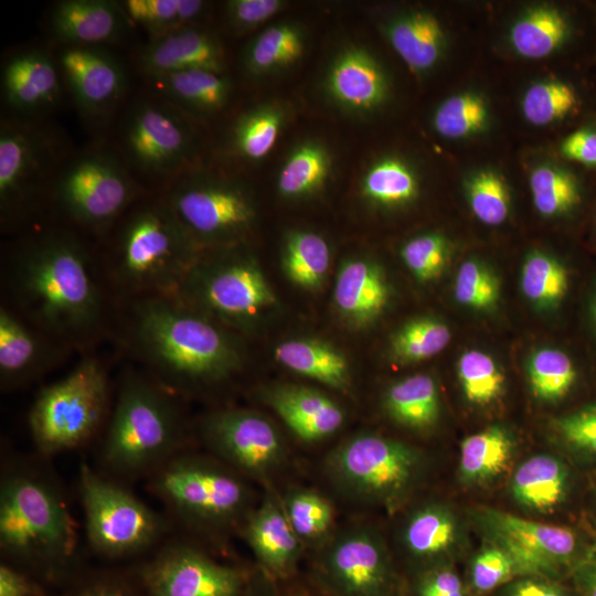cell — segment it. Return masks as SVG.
<instances>
[{
    "instance_id": "obj_16",
    "label": "cell",
    "mask_w": 596,
    "mask_h": 596,
    "mask_svg": "<svg viewBox=\"0 0 596 596\" xmlns=\"http://www.w3.org/2000/svg\"><path fill=\"white\" fill-rule=\"evenodd\" d=\"M206 445L224 461L252 476L277 467L284 446L275 426L262 414L246 408H224L200 424Z\"/></svg>"
},
{
    "instance_id": "obj_43",
    "label": "cell",
    "mask_w": 596,
    "mask_h": 596,
    "mask_svg": "<svg viewBox=\"0 0 596 596\" xmlns=\"http://www.w3.org/2000/svg\"><path fill=\"white\" fill-rule=\"evenodd\" d=\"M567 287V272L557 259L541 252H534L525 258L521 288L535 307H555L565 296Z\"/></svg>"
},
{
    "instance_id": "obj_13",
    "label": "cell",
    "mask_w": 596,
    "mask_h": 596,
    "mask_svg": "<svg viewBox=\"0 0 596 596\" xmlns=\"http://www.w3.org/2000/svg\"><path fill=\"white\" fill-rule=\"evenodd\" d=\"M55 157L52 136L39 127L2 121L0 129V217L10 231L30 221L44 198Z\"/></svg>"
},
{
    "instance_id": "obj_30",
    "label": "cell",
    "mask_w": 596,
    "mask_h": 596,
    "mask_svg": "<svg viewBox=\"0 0 596 596\" xmlns=\"http://www.w3.org/2000/svg\"><path fill=\"white\" fill-rule=\"evenodd\" d=\"M149 79L161 99L199 116L222 110L232 93V82L225 73L206 70L174 72L150 76Z\"/></svg>"
},
{
    "instance_id": "obj_31",
    "label": "cell",
    "mask_w": 596,
    "mask_h": 596,
    "mask_svg": "<svg viewBox=\"0 0 596 596\" xmlns=\"http://www.w3.org/2000/svg\"><path fill=\"white\" fill-rule=\"evenodd\" d=\"M571 473L567 466L549 454L534 455L514 470L510 488L513 499L523 508L546 513L567 498Z\"/></svg>"
},
{
    "instance_id": "obj_44",
    "label": "cell",
    "mask_w": 596,
    "mask_h": 596,
    "mask_svg": "<svg viewBox=\"0 0 596 596\" xmlns=\"http://www.w3.org/2000/svg\"><path fill=\"white\" fill-rule=\"evenodd\" d=\"M530 189L536 211L546 217L562 215L579 201L575 177L552 164H541L532 170Z\"/></svg>"
},
{
    "instance_id": "obj_61",
    "label": "cell",
    "mask_w": 596,
    "mask_h": 596,
    "mask_svg": "<svg viewBox=\"0 0 596 596\" xmlns=\"http://www.w3.org/2000/svg\"><path fill=\"white\" fill-rule=\"evenodd\" d=\"M75 596H136L125 584L119 582H98L83 588Z\"/></svg>"
},
{
    "instance_id": "obj_11",
    "label": "cell",
    "mask_w": 596,
    "mask_h": 596,
    "mask_svg": "<svg viewBox=\"0 0 596 596\" xmlns=\"http://www.w3.org/2000/svg\"><path fill=\"white\" fill-rule=\"evenodd\" d=\"M150 488L172 513L193 523L230 522L248 498L245 485L234 473L180 453L152 472Z\"/></svg>"
},
{
    "instance_id": "obj_5",
    "label": "cell",
    "mask_w": 596,
    "mask_h": 596,
    "mask_svg": "<svg viewBox=\"0 0 596 596\" xmlns=\"http://www.w3.org/2000/svg\"><path fill=\"white\" fill-rule=\"evenodd\" d=\"M0 547L11 560L49 570L64 566L75 555L76 523L49 477L22 467L2 476Z\"/></svg>"
},
{
    "instance_id": "obj_56",
    "label": "cell",
    "mask_w": 596,
    "mask_h": 596,
    "mask_svg": "<svg viewBox=\"0 0 596 596\" xmlns=\"http://www.w3.org/2000/svg\"><path fill=\"white\" fill-rule=\"evenodd\" d=\"M561 152L567 159L596 166V131L581 129L572 132L561 143Z\"/></svg>"
},
{
    "instance_id": "obj_34",
    "label": "cell",
    "mask_w": 596,
    "mask_h": 596,
    "mask_svg": "<svg viewBox=\"0 0 596 596\" xmlns=\"http://www.w3.org/2000/svg\"><path fill=\"white\" fill-rule=\"evenodd\" d=\"M274 355L288 370L331 389L345 391L351 384L347 358L328 342L309 338L290 339L279 343Z\"/></svg>"
},
{
    "instance_id": "obj_18",
    "label": "cell",
    "mask_w": 596,
    "mask_h": 596,
    "mask_svg": "<svg viewBox=\"0 0 596 596\" xmlns=\"http://www.w3.org/2000/svg\"><path fill=\"white\" fill-rule=\"evenodd\" d=\"M326 100L355 118L381 109L390 96V78L379 58L364 45L345 43L329 58L320 81Z\"/></svg>"
},
{
    "instance_id": "obj_41",
    "label": "cell",
    "mask_w": 596,
    "mask_h": 596,
    "mask_svg": "<svg viewBox=\"0 0 596 596\" xmlns=\"http://www.w3.org/2000/svg\"><path fill=\"white\" fill-rule=\"evenodd\" d=\"M127 17L146 29L152 39L195 25L207 3L201 0H126Z\"/></svg>"
},
{
    "instance_id": "obj_62",
    "label": "cell",
    "mask_w": 596,
    "mask_h": 596,
    "mask_svg": "<svg viewBox=\"0 0 596 596\" xmlns=\"http://www.w3.org/2000/svg\"><path fill=\"white\" fill-rule=\"evenodd\" d=\"M595 319H596V304H595Z\"/></svg>"
},
{
    "instance_id": "obj_32",
    "label": "cell",
    "mask_w": 596,
    "mask_h": 596,
    "mask_svg": "<svg viewBox=\"0 0 596 596\" xmlns=\"http://www.w3.org/2000/svg\"><path fill=\"white\" fill-rule=\"evenodd\" d=\"M244 535L257 558L276 573L286 572L299 553V538L285 508L273 498L249 515Z\"/></svg>"
},
{
    "instance_id": "obj_29",
    "label": "cell",
    "mask_w": 596,
    "mask_h": 596,
    "mask_svg": "<svg viewBox=\"0 0 596 596\" xmlns=\"http://www.w3.org/2000/svg\"><path fill=\"white\" fill-rule=\"evenodd\" d=\"M333 166V153L322 139L304 138L284 157L276 177V191L290 202L315 198L326 189Z\"/></svg>"
},
{
    "instance_id": "obj_60",
    "label": "cell",
    "mask_w": 596,
    "mask_h": 596,
    "mask_svg": "<svg viewBox=\"0 0 596 596\" xmlns=\"http://www.w3.org/2000/svg\"><path fill=\"white\" fill-rule=\"evenodd\" d=\"M508 596H567L560 587L534 578L514 583Z\"/></svg>"
},
{
    "instance_id": "obj_52",
    "label": "cell",
    "mask_w": 596,
    "mask_h": 596,
    "mask_svg": "<svg viewBox=\"0 0 596 596\" xmlns=\"http://www.w3.org/2000/svg\"><path fill=\"white\" fill-rule=\"evenodd\" d=\"M285 511L298 538L304 539H316L324 534L333 520L330 503L318 493L307 490L291 493Z\"/></svg>"
},
{
    "instance_id": "obj_46",
    "label": "cell",
    "mask_w": 596,
    "mask_h": 596,
    "mask_svg": "<svg viewBox=\"0 0 596 596\" xmlns=\"http://www.w3.org/2000/svg\"><path fill=\"white\" fill-rule=\"evenodd\" d=\"M528 373L534 396L546 402L564 397L576 379L571 359L552 348L540 349L531 355Z\"/></svg>"
},
{
    "instance_id": "obj_22",
    "label": "cell",
    "mask_w": 596,
    "mask_h": 596,
    "mask_svg": "<svg viewBox=\"0 0 596 596\" xmlns=\"http://www.w3.org/2000/svg\"><path fill=\"white\" fill-rule=\"evenodd\" d=\"M139 64L149 77L188 70L225 73L226 53L215 34L192 25L152 39Z\"/></svg>"
},
{
    "instance_id": "obj_24",
    "label": "cell",
    "mask_w": 596,
    "mask_h": 596,
    "mask_svg": "<svg viewBox=\"0 0 596 596\" xmlns=\"http://www.w3.org/2000/svg\"><path fill=\"white\" fill-rule=\"evenodd\" d=\"M263 396L286 426L305 441L323 439L343 425L342 408L318 390L285 384L268 389Z\"/></svg>"
},
{
    "instance_id": "obj_17",
    "label": "cell",
    "mask_w": 596,
    "mask_h": 596,
    "mask_svg": "<svg viewBox=\"0 0 596 596\" xmlns=\"http://www.w3.org/2000/svg\"><path fill=\"white\" fill-rule=\"evenodd\" d=\"M148 596H242L244 575L184 544H171L141 572Z\"/></svg>"
},
{
    "instance_id": "obj_21",
    "label": "cell",
    "mask_w": 596,
    "mask_h": 596,
    "mask_svg": "<svg viewBox=\"0 0 596 596\" xmlns=\"http://www.w3.org/2000/svg\"><path fill=\"white\" fill-rule=\"evenodd\" d=\"M58 65L77 105L88 115L105 114L124 94L123 66L99 46L65 45Z\"/></svg>"
},
{
    "instance_id": "obj_42",
    "label": "cell",
    "mask_w": 596,
    "mask_h": 596,
    "mask_svg": "<svg viewBox=\"0 0 596 596\" xmlns=\"http://www.w3.org/2000/svg\"><path fill=\"white\" fill-rule=\"evenodd\" d=\"M449 328L433 317L413 319L392 337L390 352L400 363H416L441 352L449 343Z\"/></svg>"
},
{
    "instance_id": "obj_10",
    "label": "cell",
    "mask_w": 596,
    "mask_h": 596,
    "mask_svg": "<svg viewBox=\"0 0 596 596\" xmlns=\"http://www.w3.org/2000/svg\"><path fill=\"white\" fill-rule=\"evenodd\" d=\"M79 496L91 546L108 557L141 552L164 531L162 518L119 485L79 468Z\"/></svg>"
},
{
    "instance_id": "obj_49",
    "label": "cell",
    "mask_w": 596,
    "mask_h": 596,
    "mask_svg": "<svg viewBox=\"0 0 596 596\" xmlns=\"http://www.w3.org/2000/svg\"><path fill=\"white\" fill-rule=\"evenodd\" d=\"M572 86L561 81H542L531 85L522 98V113L535 126L564 118L576 105Z\"/></svg>"
},
{
    "instance_id": "obj_35",
    "label": "cell",
    "mask_w": 596,
    "mask_h": 596,
    "mask_svg": "<svg viewBox=\"0 0 596 596\" xmlns=\"http://www.w3.org/2000/svg\"><path fill=\"white\" fill-rule=\"evenodd\" d=\"M360 195L369 204L393 209L413 202L419 191L415 169L405 159L387 155L369 163L360 179Z\"/></svg>"
},
{
    "instance_id": "obj_7",
    "label": "cell",
    "mask_w": 596,
    "mask_h": 596,
    "mask_svg": "<svg viewBox=\"0 0 596 596\" xmlns=\"http://www.w3.org/2000/svg\"><path fill=\"white\" fill-rule=\"evenodd\" d=\"M175 297L234 332L253 329L276 302L259 265L241 244L204 251Z\"/></svg>"
},
{
    "instance_id": "obj_28",
    "label": "cell",
    "mask_w": 596,
    "mask_h": 596,
    "mask_svg": "<svg viewBox=\"0 0 596 596\" xmlns=\"http://www.w3.org/2000/svg\"><path fill=\"white\" fill-rule=\"evenodd\" d=\"M382 32L407 67L423 74L435 67L446 49L440 21L425 10L401 12L384 21Z\"/></svg>"
},
{
    "instance_id": "obj_40",
    "label": "cell",
    "mask_w": 596,
    "mask_h": 596,
    "mask_svg": "<svg viewBox=\"0 0 596 596\" xmlns=\"http://www.w3.org/2000/svg\"><path fill=\"white\" fill-rule=\"evenodd\" d=\"M459 528L454 513L440 504L416 510L404 529V543L415 556L436 557L448 553L458 541Z\"/></svg>"
},
{
    "instance_id": "obj_58",
    "label": "cell",
    "mask_w": 596,
    "mask_h": 596,
    "mask_svg": "<svg viewBox=\"0 0 596 596\" xmlns=\"http://www.w3.org/2000/svg\"><path fill=\"white\" fill-rule=\"evenodd\" d=\"M0 596H43L41 589L21 572L2 563Z\"/></svg>"
},
{
    "instance_id": "obj_3",
    "label": "cell",
    "mask_w": 596,
    "mask_h": 596,
    "mask_svg": "<svg viewBox=\"0 0 596 596\" xmlns=\"http://www.w3.org/2000/svg\"><path fill=\"white\" fill-rule=\"evenodd\" d=\"M104 240L98 262L116 302L175 296L204 252L162 195L140 199Z\"/></svg>"
},
{
    "instance_id": "obj_8",
    "label": "cell",
    "mask_w": 596,
    "mask_h": 596,
    "mask_svg": "<svg viewBox=\"0 0 596 596\" xmlns=\"http://www.w3.org/2000/svg\"><path fill=\"white\" fill-rule=\"evenodd\" d=\"M141 191L113 155L94 150L76 157L55 179L50 200L56 214L79 234L104 240Z\"/></svg>"
},
{
    "instance_id": "obj_20",
    "label": "cell",
    "mask_w": 596,
    "mask_h": 596,
    "mask_svg": "<svg viewBox=\"0 0 596 596\" xmlns=\"http://www.w3.org/2000/svg\"><path fill=\"white\" fill-rule=\"evenodd\" d=\"M322 566L344 596H385L390 564L382 542L368 530L355 529L337 538L327 550Z\"/></svg>"
},
{
    "instance_id": "obj_59",
    "label": "cell",
    "mask_w": 596,
    "mask_h": 596,
    "mask_svg": "<svg viewBox=\"0 0 596 596\" xmlns=\"http://www.w3.org/2000/svg\"><path fill=\"white\" fill-rule=\"evenodd\" d=\"M421 596H464L457 574L450 570L438 571L428 576L421 586Z\"/></svg>"
},
{
    "instance_id": "obj_25",
    "label": "cell",
    "mask_w": 596,
    "mask_h": 596,
    "mask_svg": "<svg viewBox=\"0 0 596 596\" xmlns=\"http://www.w3.org/2000/svg\"><path fill=\"white\" fill-rule=\"evenodd\" d=\"M1 78L7 104L23 114L47 109L61 95L56 64L41 50L23 51L10 57Z\"/></svg>"
},
{
    "instance_id": "obj_38",
    "label": "cell",
    "mask_w": 596,
    "mask_h": 596,
    "mask_svg": "<svg viewBox=\"0 0 596 596\" xmlns=\"http://www.w3.org/2000/svg\"><path fill=\"white\" fill-rule=\"evenodd\" d=\"M384 405L398 424L413 429H427L439 416L437 385L427 374L408 376L390 386Z\"/></svg>"
},
{
    "instance_id": "obj_19",
    "label": "cell",
    "mask_w": 596,
    "mask_h": 596,
    "mask_svg": "<svg viewBox=\"0 0 596 596\" xmlns=\"http://www.w3.org/2000/svg\"><path fill=\"white\" fill-rule=\"evenodd\" d=\"M74 351L0 305V386L21 389L50 373Z\"/></svg>"
},
{
    "instance_id": "obj_47",
    "label": "cell",
    "mask_w": 596,
    "mask_h": 596,
    "mask_svg": "<svg viewBox=\"0 0 596 596\" xmlns=\"http://www.w3.org/2000/svg\"><path fill=\"white\" fill-rule=\"evenodd\" d=\"M458 379L465 397L473 404L487 405L503 392L504 376L496 361L478 350L461 354L457 365Z\"/></svg>"
},
{
    "instance_id": "obj_26",
    "label": "cell",
    "mask_w": 596,
    "mask_h": 596,
    "mask_svg": "<svg viewBox=\"0 0 596 596\" xmlns=\"http://www.w3.org/2000/svg\"><path fill=\"white\" fill-rule=\"evenodd\" d=\"M334 305L352 327L362 328L381 316L389 304L390 286L382 268L365 258H350L336 278Z\"/></svg>"
},
{
    "instance_id": "obj_9",
    "label": "cell",
    "mask_w": 596,
    "mask_h": 596,
    "mask_svg": "<svg viewBox=\"0 0 596 596\" xmlns=\"http://www.w3.org/2000/svg\"><path fill=\"white\" fill-rule=\"evenodd\" d=\"M163 200L203 251L241 244L257 221V203L240 180L206 173H183Z\"/></svg>"
},
{
    "instance_id": "obj_14",
    "label": "cell",
    "mask_w": 596,
    "mask_h": 596,
    "mask_svg": "<svg viewBox=\"0 0 596 596\" xmlns=\"http://www.w3.org/2000/svg\"><path fill=\"white\" fill-rule=\"evenodd\" d=\"M129 161L145 174L177 179L196 157V135L184 115L163 99H143L130 110L123 131Z\"/></svg>"
},
{
    "instance_id": "obj_36",
    "label": "cell",
    "mask_w": 596,
    "mask_h": 596,
    "mask_svg": "<svg viewBox=\"0 0 596 596\" xmlns=\"http://www.w3.org/2000/svg\"><path fill=\"white\" fill-rule=\"evenodd\" d=\"M514 451V439L501 426L467 436L460 444L459 473L466 483L488 482L502 473Z\"/></svg>"
},
{
    "instance_id": "obj_37",
    "label": "cell",
    "mask_w": 596,
    "mask_h": 596,
    "mask_svg": "<svg viewBox=\"0 0 596 596\" xmlns=\"http://www.w3.org/2000/svg\"><path fill=\"white\" fill-rule=\"evenodd\" d=\"M331 259L327 240L309 230L288 231L283 241L281 266L287 278L306 290L324 283Z\"/></svg>"
},
{
    "instance_id": "obj_6",
    "label": "cell",
    "mask_w": 596,
    "mask_h": 596,
    "mask_svg": "<svg viewBox=\"0 0 596 596\" xmlns=\"http://www.w3.org/2000/svg\"><path fill=\"white\" fill-rule=\"evenodd\" d=\"M110 403L108 369L94 351L83 353L61 380L41 389L29 412L34 445L43 455L77 448L107 421Z\"/></svg>"
},
{
    "instance_id": "obj_12",
    "label": "cell",
    "mask_w": 596,
    "mask_h": 596,
    "mask_svg": "<svg viewBox=\"0 0 596 596\" xmlns=\"http://www.w3.org/2000/svg\"><path fill=\"white\" fill-rule=\"evenodd\" d=\"M334 479L354 496L395 507L412 489L421 467L412 447L375 434H358L328 458Z\"/></svg>"
},
{
    "instance_id": "obj_53",
    "label": "cell",
    "mask_w": 596,
    "mask_h": 596,
    "mask_svg": "<svg viewBox=\"0 0 596 596\" xmlns=\"http://www.w3.org/2000/svg\"><path fill=\"white\" fill-rule=\"evenodd\" d=\"M554 427L572 450L583 457L596 459V404L556 418Z\"/></svg>"
},
{
    "instance_id": "obj_27",
    "label": "cell",
    "mask_w": 596,
    "mask_h": 596,
    "mask_svg": "<svg viewBox=\"0 0 596 596\" xmlns=\"http://www.w3.org/2000/svg\"><path fill=\"white\" fill-rule=\"evenodd\" d=\"M308 46L306 26L291 20L272 23L243 47L240 57L243 73L253 79L287 72L305 56Z\"/></svg>"
},
{
    "instance_id": "obj_39",
    "label": "cell",
    "mask_w": 596,
    "mask_h": 596,
    "mask_svg": "<svg viewBox=\"0 0 596 596\" xmlns=\"http://www.w3.org/2000/svg\"><path fill=\"white\" fill-rule=\"evenodd\" d=\"M568 24L555 8L535 7L522 14L510 30L513 50L525 58H543L565 41Z\"/></svg>"
},
{
    "instance_id": "obj_45",
    "label": "cell",
    "mask_w": 596,
    "mask_h": 596,
    "mask_svg": "<svg viewBox=\"0 0 596 596\" xmlns=\"http://www.w3.org/2000/svg\"><path fill=\"white\" fill-rule=\"evenodd\" d=\"M488 121L485 99L471 92L446 98L435 110L432 124L444 138L459 139L482 130Z\"/></svg>"
},
{
    "instance_id": "obj_33",
    "label": "cell",
    "mask_w": 596,
    "mask_h": 596,
    "mask_svg": "<svg viewBox=\"0 0 596 596\" xmlns=\"http://www.w3.org/2000/svg\"><path fill=\"white\" fill-rule=\"evenodd\" d=\"M289 111L285 103L274 99L246 109L236 117L230 128V151L246 162L264 160L286 128Z\"/></svg>"
},
{
    "instance_id": "obj_50",
    "label": "cell",
    "mask_w": 596,
    "mask_h": 596,
    "mask_svg": "<svg viewBox=\"0 0 596 596\" xmlns=\"http://www.w3.org/2000/svg\"><path fill=\"white\" fill-rule=\"evenodd\" d=\"M456 300L475 310L492 309L500 297V283L494 273L476 259L465 260L454 285Z\"/></svg>"
},
{
    "instance_id": "obj_54",
    "label": "cell",
    "mask_w": 596,
    "mask_h": 596,
    "mask_svg": "<svg viewBox=\"0 0 596 596\" xmlns=\"http://www.w3.org/2000/svg\"><path fill=\"white\" fill-rule=\"evenodd\" d=\"M514 574L515 568L509 555L490 542L476 555L471 564V582L480 592L496 588Z\"/></svg>"
},
{
    "instance_id": "obj_51",
    "label": "cell",
    "mask_w": 596,
    "mask_h": 596,
    "mask_svg": "<svg viewBox=\"0 0 596 596\" xmlns=\"http://www.w3.org/2000/svg\"><path fill=\"white\" fill-rule=\"evenodd\" d=\"M450 255L448 241L440 234L427 233L407 241L401 257L414 277L423 283L438 278Z\"/></svg>"
},
{
    "instance_id": "obj_15",
    "label": "cell",
    "mask_w": 596,
    "mask_h": 596,
    "mask_svg": "<svg viewBox=\"0 0 596 596\" xmlns=\"http://www.w3.org/2000/svg\"><path fill=\"white\" fill-rule=\"evenodd\" d=\"M477 519L489 542L509 555L517 574L554 576L564 567L573 568L586 549L568 526L528 520L494 508H482Z\"/></svg>"
},
{
    "instance_id": "obj_48",
    "label": "cell",
    "mask_w": 596,
    "mask_h": 596,
    "mask_svg": "<svg viewBox=\"0 0 596 596\" xmlns=\"http://www.w3.org/2000/svg\"><path fill=\"white\" fill-rule=\"evenodd\" d=\"M467 200L473 215L483 224H502L510 212V193L505 181L491 170L472 174L466 183Z\"/></svg>"
},
{
    "instance_id": "obj_1",
    "label": "cell",
    "mask_w": 596,
    "mask_h": 596,
    "mask_svg": "<svg viewBox=\"0 0 596 596\" xmlns=\"http://www.w3.org/2000/svg\"><path fill=\"white\" fill-rule=\"evenodd\" d=\"M1 304L81 354L109 339L116 300L97 251L67 226L23 236L1 266Z\"/></svg>"
},
{
    "instance_id": "obj_23",
    "label": "cell",
    "mask_w": 596,
    "mask_h": 596,
    "mask_svg": "<svg viewBox=\"0 0 596 596\" xmlns=\"http://www.w3.org/2000/svg\"><path fill=\"white\" fill-rule=\"evenodd\" d=\"M131 22L120 2L63 0L52 10L53 34L66 45L99 46L117 40Z\"/></svg>"
},
{
    "instance_id": "obj_2",
    "label": "cell",
    "mask_w": 596,
    "mask_h": 596,
    "mask_svg": "<svg viewBox=\"0 0 596 596\" xmlns=\"http://www.w3.org/2000/svg\"><path fill=\"white\" fill-rule=\"evenodd\" d=\"M109 340L178 396L224 384L246 361L238 333L175 296L117 301Z\"/></svg>"
},
{
    "instance_id": "obj_57",
    "label": "cell",
    "mask_w": 596,
    "mask_h": 596,
    "mask_svg": "<svg viewBox=\"0 0 596 596\" xmlns=\"http://www.w3.org/2000/svg\"><path fill=\"white\" fill-rule=\"evenodd\" d=\"M582 596H596V535L572 568Z\"/></svg>"
},
{
    "instance_id": "obj_55",
    "label": "cell",
    "mask_w": 596,
    "mask_h": 596,
    "mask_svg": "<svg viewBox=\"0 0 596 596\" xmlns=\"http://www.w3.org/2000/svg\"><path fill=\"white\" fill-rule=\"evenodd\" d=\"M283 0H230L224 3V17L235 32L255 30L284 10Z\"/></svg>"
},
{
    "instance_id": "obj_4",
    "label": "cell",
    "mask_w": 596,
    "mask_h": 596,
    "mask_svg": "<svg viewBox=\"0 0 596 596\" xmlns=\"http://www.w3.org/2000/svg\"><path fill=\"white\" fill-rule=\"evenodd\" d=\"M178 395L130 364L120 375L103 444V461L130 477L153 472L179 453L185 422Z\"/></svg>"
}]
</instances>
